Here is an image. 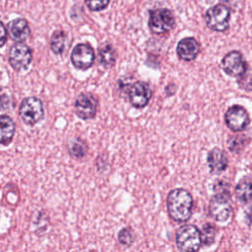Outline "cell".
I'll use <instances>...</instances> for the list:
<instances>
[{"instance_id": "cell-1", "label": "cell", "mask_w": 252, "mask_h": 252, "mask_svg": "<svg viewBox=\"0 0 252 252\" xmlns=\"http://www.w3.org/2000/svg\"><path fill=\"white\" fill-rule=\"evenodd\" d=\"M193 197L183 188H175L167 194L166 209L170 219L177 222H185L192 216Z\"/></svg>"}, {"instance_id": "cell-2", "label": "cell", "mask_w": 252, "mask_h": 252, "mask_svg": "<svg viewBox=\"0 0 252 252\" xmlns=\"http://www.w3.org/2000/svg\"><path fill=\"white\" fill-rule=\"evenodd\" d=\"M175 243L181 251H198L203 244L201 230L194 224H184L176 231Z\"/></svg>"}, {"instance_id": "cell-3", "label": "cell", "mask_w": 252, "mask_h": 252, "mask_svg": "<svg viewBox=\"0 0 252 252\" xmlns=\"http://www.w3.org/2000/svg\"><path fill=\"white\" fill-rule=\"evenodd\" d=\"M19 116L24 124L34 126L44 117L43 103L36 96L25 97L19 106Z\"/></svg>"}, {"instance_id": "cell-4", "label": "cell", "mask_w": 252, "mask_h": 252, "mask_svg": "<svg viewBox=\"0 0 252 252\" xmlns=\"http://www.w3.org/2000/svg\"><path fill=\"white\" fill-rule=\"evenodd\" d=\"M32 60V51L25 43L13 44L8 52V61L10 66L16 72L26 71Z\"/></svg>"}, {"instance_id": "cell-5", "label": "cell", "mask_w": 252, "mask_h": 252, "mask_svg": "<svg viewBox=\"0 0 252 252\" xmlns=\"http://www.w3.org/2000/svg\"><path fill=\"white\" fill-rule=\"evenodd\" d=\"M230 11L222 4L211 7L205 15V22L209 29L215 32H224L229 26Z\"/></svg>"}, {"instance_id": "cell-6", "label": "cell", "mask_w": 252, "mask_h": 252, "mask_svg": "<svg viewBox=\"0 0 252 252\" xmlns=\"http://www.w3.org/2000/svg\"><path fill=\"white\" fill-rule=\"evenodd\" d=\"M97 107V97L89 92L79 94L74 102L75 113L82 120L94 119L96 115Z\"/></svg>"}, {"instance_id": "cell-7", "label": "cell", "mask_w": 252, "mask_h": 252, "mask_svg": "<svg viewBox=\"0 0 252 252\" xmlns=\"http://www.w3.org/2000/svg\"><path fill=\"white\" fill-rule=\"evenodd\" d=\"M127 94L131 105L141 109L149 104L153 92L148 83L144 81H136L132 84H128Z\"/></svg>"}, {"instance_id": "cell-8", "label": "cell", "mask_w": 252, "mask_h": 252, "mask_svg": "<svg viewBox=\"0 0 252 252\" xmlns=\"http://www.w3.org/2000/svg\"><path fill=\"white\" fill-rule=\"evenodd\" d=\"M174 24V17L172 13L167 9L160 8L150 12L149 28L154 33H165L172 30Z\"/></svg>"}, {"instance_id": "cell-9", "label": "cell", "mask_w": 252, "mask_h": 252, "mask_svg": "<svg viewBox=\"0 0 252 252\" xmlns=\"http://www.w3.org/2000/svg\"><path fill=\"white\" fill-rule=\"evenodd\" d=\"M210 216L217 221H226L232 213L229 194H215L209 204Z\"/></svg>"}, {"instance_id": "cell-10", "label": "cell", "mask_w": 252, "mask_h": 252, "mask_svg": "<svg viewBox=\"0 0 252 252\" xmlns=\"http://www.w3.org/2000/svg\"><path fill=\"white\" fill-rule=\"evenodd\" d=\"M94 50L89 43L77 44L73 48L70 56V60L73 66L76 69L82 71L90 69L94 65Z\"/></svg>"}, {"instance_id": "cell-11", "label": "cell", "mask_w": 252, "mask_h": 252, "mask_svg": "<svg viewBox=\"0 0 252 252\" xmlns=\"http://www.w3.org/2000/svg\"><path fill=\"white\" fill-rule=\"evenodd\" d=\"M224 121L230 130L233 132H240L248 126L250 119L245 108L241 105L235 104L226 110Z\"/></svg>"}, {"instance_id": "cell-12", "label": "cell", "mask_w": 252, "mask_h": 252, "mask_svg": "<svg viewBox=\"0 0 252 252\" xmlns=\"http://www.w3.org/2000/svg\"><path fill=\"white\" fill-rule=\"evenodd\" d=\"M221 68L228 76L240 77L246 73L247 65L241 53L233 50L224 55L221 60Z\"/></svg>"}, {"instance_id": "cell-13", "label": "cell", "mask_w": 252, "mask_h": 252, "mask_svg": "<svg viewBox=\"0 0 252 252\" xmlns=\"http://www.w3.org/2000/svg\"><path fill=\"white\" fill-rule=\"evenodd\" d=\"M200 52V44L194 37L182 38L176 47L178 57L183 61H193Z\"/></svg>"}, {"instance_id": "cell-14", "label": "cell", "mask_w": 252, "mask_h": 252, "mask_svg": "<svg viewBox=\"0 0 252 252\" xmlns=\"http://www.w3.org/2000/svg\"><path fill=\"white\" fill-rule=\"evenodd\" d=\"M209 169L214 174H220L227 167V158L225 154L219 148H213L207 156Z\"/></svg>"}, {"instance_id": "cell-15", "label": "cell", "mask_w": 252, "mask_h": 252, "mask_svg": "<svg viewBox=\"0 0 252 252\" xmlns=\"http://www.w3.org/2000/svg\"><path fill=\"white\" fill-rule=\"evenodd\" d=\"M8 33L14 41L23 42L29 37L31 30L28 22L25 19L20 18L15 19L8 24Z\"/></svg>"}, {"instance_id": "cell-16", "label": "cell", "mask_w": 252, "mask_h": 252, "mask_svg": "<svg viewBox=\"0 0 252 252\" xmlns=\"http://www.w3.org/2000/svg\"><path fill=\"white\" fill-rule=\"evenodd\" d=\"M0 128H1V139L0 142L3 146H8L15 135L16 131V125L14 120L6 115L2 114L0 117Z\"/></svg>"}, {"instance_id": "cell-17", "label": "cell", "mask_w": 252, "mask_h": 252, "mask_svg": "<svg viewBox=\"0 0 252 252\" xmlns=\"http://www.w3.org/2000/svg\"><path fill=\"white\" fill-rule=\"evenodd\" d=\"M98 58H99V63L102 67L108 69L114 66L116 59H117V54L109 42H104L98 47Z\"/></svg>"}, {"instance_id": "cell-18", "label": "cell", "mask_w": 252, "mask_h": 252, "mask_svg": "<svg viewBox=\"0 0 252 252\" xmlns=\"http://www.w3.org/2000/svg\"><path fill=\"white\" fill-rule=\"evenodd\" d=\"M68 45V38L63 31H56L50 38V48L55 55H62Z\"/></svg>"}, {"instance_id": "cell-19", "label": "cell", "mask_w": 252, "mask_h": 252, "mask_svg": "<svg viewBox=\"0 0 252 252\" xmlns=\"http://www.w3.org/2000/svg\"><path fill=\"white\" fill-rule=\"evenodd\" d=\"M69 155L74 158H83L86 157L88 153V145L87 143L79 137H76L69 142L68 146Z\"/></svg>"}, {"instance_id": "cell-20", "label": "cell", "mask_w": 252, "mask_h": 252, "mask_svg": "<svg viewBox=\"0 0 252 252\" xmlns=\"http://www.w3.org/2000/svg\"><path fill=\"white\" fill-rule=\"evenodd\" d=\"M235 195L242 203L252 201V182L249 180H241L235 188Z\"/></svg>"}, {"instance_id": "cell-21", "label": "cell", "mask_w": 252, "mask_h": 252, "mask_svg": "<svg viewBox=\"0 0 252 252\" xmlns=\"http://www.w3.org/2000/svg\"><path fill=\"white\" fill-rule=\"evenodd\" d=\"M201 234H202L203 244L209 246V245L213 244L215 241L216 234H217V227L210 222L205 223L202 227Z\"/></svg>"}, {"instance_id": "cell-22", "label": "cell", "mask_w": 252, "mask_h": 252, "mask_svg": "<svg viewBox=\"0 0 252 252\" xmlns=\"http://www.w3.org/2000/svg\"><path fill=\"white\" fill-rule=\"evenodd\" d=\"M117 239L123 246L130 247L134 242V235L130 227H123L118 231Z\"/></svg>"}, {"instance_id": "cell-23", "label": "cell", "mask_w": 252, "mask_h": 252, "mask_svg": "<svg viewBox=\"0 0 252 252\" xmlns=\"http://www.w3.org/2000/svg\"><path fill=\"white\" fill-rule=\"evenodd\" d=\"M85 3L90 10L100 11L108 5L109 0H85Z\"/></svg>"}, {"instance_id": "cell-24", "label": "cell", "mask_w": 252, "mask_h": 252, "mask_svg": "<svg viewBox=\"0 0 252 252\" xmlns=\"http://www.w3.org/2000/svg\"><path fill=\"white\" fill-rule=\"evenodd\" d=\"M7 31H6V28L4 26V24H1V46H3L6 42V37H7Z\"/></svg>"}, {"instance_id": "cell-25", "label": "cell", "mask_w": 252, "mask_h": 252, "mask_svg": "<svg viewBox=\"0 0 252 252\" xmlns=\"http://www.w3.org/2000/svg\"><path fill=\"white\" fill-rule=\"evenodd\" d=\"M246 220H247V222L250 224V225H252V208H250V209H248L247 211H246Z\"/></svg>"}]
</instances>
